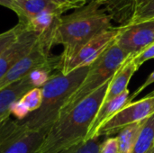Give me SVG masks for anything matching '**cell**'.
<instances>
[{
  "label": "cell",
  "instance_id": "6da1fadb",
  "mask_svg": "<svg viewBox=\"0 0 154 153\" xmlns=\"http://www.w3.org/2000/svg\"><path fill=\"white\" fill-rule=\"evenodd\" d=\"M110 80L61 114L47 132L35 153H62L85 142L90 125L104 101Z\"/></svg>",
  "mask_w": 154,
  "mask_h": 153
},
{
  "label": "cell",
  "instance_id": "7a4b0ae2",
  "mask_svg": "<svg viewBox=\"0 0 154 153\" xmlns=\"http://www.w3.org/2000/svg\"><path fill=\"white\" fill-rule=\"evenodd\" d=\"M111 22L104 7L93 1L68 15H61L51 35L52 46L58 44L63 46L60 65L75 56L97 35L112 28Z\"/></svg>",
  "mask_w": 154,
  "mask_h": 153
},
{
  "label": "cell",
  "instance_id": "3957f363",
  "mask_svg": "<svg viewBox=\"0 0 154 153\" xmlns=\"http://www.w3.org/2000/svg\"><path fill=\"white\" fill-rule=\"evenodd\" d=\"M88 70L89 66L79 68L69 74L54 73L42 87V101L40 108L20 122L28 129L46 134L59 118L69 98L83 82Z\"/></svg>",
  "mask_w": 154,
  "mask_h": 153
},
{
  "label": "cell",
  "instance_id": "277c9868",
  "mask_svg": "<svg viewBox=\"0 0 154 153\" xmlns=\"http://www.w3.org/2000/svg\"><path fill=\"white\" fill-rule=\"evenodd\" d=\"M129 57L130 55L124 51L115 41L89 66V70L86 78L79 88L69 98L60 115L71 109L109 81Z\"/></svg>",
  "mask_w": 154,
  "mask_h": 153
},
{
  "label": "cell",
  "instance_id": "5b68a950",
  "mask_svg": "<svg viewBox=\"0 0 154 153\" xmlns=\"http://www.w3.org/2000/svg\"><path fill=\"white\" fill-rule=\"evenodd\" d=\"M45 135L10 116L0 123V153H35Z\"/></svg>",
  "mask_w": 154,
  "mask_h": 153
},
{
  "label": "cell",
  "instance_id": "8992f818",
  "mask_svg": "<svg viewBox=\"0 0 154 153\" xmlns=\"http://www.w3.org/2000/svg\"><path fill=\"white\" fill-rule=\"evenodd\" d=\"M154 115V96H144L139 101L127 104L113 117L102 124L95 136L110 137L118 133L123 128L135 123L143 122Z\"/></svg>",
  "mask_w": 154,
  "mask_h": 153
},
{
  "label": "cell",
  "instance_id": "52a82bcc",
  "mask_svg": "<svg viewBox=\"0 0 154 153\" xmlns=\"http://www.w3.org/2000/svg\"><path fill=\"white\" fill-rule=\"evenodd\" d=\"M121 26L109 28L85 44L75 56L60 65V72L69 74L79 68L90 66L117 38Z\"/></svg>",
  "mask_w": 154,
  "mask_h": 153
},
{
  "label": "cell",
  "instance_id": "ba28073f",
  "mask_svg": "<svg viewBox=\"0 0 154 153\" xmlns=\"http://www.w3.org/2000/svg\"><path fill=\"white\" fill-rule=\"evenodd\" d=\"M116 42L130 56H135L154 43V20L121 26Z\"/></svg>",
  "mask_w": 154,
  "mask_h": 153
},
{
  "label": "cell",
  "instance_id": "9c48e42d",
  "mask_svg": "<svg viewBox=\"0 0 154 153\" xmlns=\"http://www.w3.org/2000/svg\"><path fill=\"white\" fill-rule=\"evenodd\" d=\"M42 34L25 27L18 38L0 54V80L34 47Z\"/></svg>",
  "mask_w": 154,
  "mask_h": 153
},
{
  "label": "cell",
  "instance_id": "30bf717a",
  "mask_svg": "<svg viewBox=\"0 0 154 153\" xmlns=\"http://www.w3.org/2000/svg\"><path fill=\"white\" fill-rule=\"evenodd\" d=\"M92 1L99 3L119 26L128 25L137 11L135 0H86L87 3Z\"/></svg>",
  "mask_w": 154,
  "mask_h": 153
},
{
  "label": "cell",
  "instance_id": "8fae6325",
  "mask_svg": "<svg viewBox=\"0 0 154 153\" xmlns=\"http://www.w3.org/2000/svg\"><path fill=\"white\" fill-rule=\"evenodd\" d=\"M129 103H130V92L128 89L123 92L120 96L110 100L109 102L102 103L99 110L97 111L90 125L89 131L86 137V141L95 137L96 133L97 132L99 127L102 124H104L106 121H108L111 117H113L117 112L123 109Z\"/></svg>",
  "mask_w": 154,
  "mask_h": 153
},
{
  "label": "cell",
  "instance_id": "7c38bea8",
  "mask_svg": "<svg viewBox=\"0 0 154 153\" xmlns=\"http://www.w3.org/2000/svg\"><path fill=\"white\" fill-rule=\"evenodd\" d=\"M32 88L33 87L27 76L0 90V123L11 116L10 109L12 106Z\"/></svg>",
  "mask_w": 154,
  "mask_h": 153
},
{
  "label": "cell",
  "instance_id": "4fadbf2b",
  "mask_svg": "<svg viewBox=\"0 0 154 153\" xmlns=\"http://www.w3.org/2000/svg\"><path fill=\"white\" fill-rule=\"evenodd\" d=\"M133 57L134 56H130L111 78L103 103L109 102L127 90L132 77L138 69L133 60Z\"/></svg>",
  "mask_w": 154,
  "mask_h": 153
},
{
  "label": "cell",
  "instance_id": "5bb4252c",
  "mask_svg": "<svg viewBox=\"0 0 154 153\" xmlns=\"http://www.w3.org/2000/svg\"><path fill=\"white\" fill-rule=\"evenodd\" d=\"M14 12L20 18L19 23L25 26L32 19L46 10L62 12L51 0H14Z\"/></svg>",
  "mask_w": 154,
  "mask_h": 153
},
{
  "label": "cell",
  "instance_id": "9a60e30c",
  "mask_svg": "<svg viewBox=\"0 0 154 153\" xmlns=\"http://www.w3.org/2000/svg\"><path fill=\"white\" fill-rule=\"evenodd\" d=\"M154 146V115L145 119L132 153H148Z\"/></svg>",
  "mask_w": 154,
  "mask_h": 153
},
{
  "label": "cell",
  "instance_id": "2e32d148",
  "mask_svg": "<svg viewBox=\"0 0 154 153\" xmlns=\"http://www.w3.org/2000/svg\"><path fill=\"white\" fill-rule=\"evenodd\" d=\"M62 14L59 10H46L32 19L26 27L40 34H43L57 24Z\"/></svg>",
  "mask_w": 154,
  "mask_h": 153
},
{
  "label": "cell",
  "instance_id": "e0dca14e",
  "mask_svg": "<svg viewBox=\"0 0 154 153\" xmlns=\"http://www.w3.org/2000/svg\"><path fill=\"white\" fill-rule=\"evenodd\" d=\"M143 121L128 125L118 133V153H132Z\"/></svg>",
  "mask_w": 154,
  "mask_h": 153
},
{
  "label": "cell",
  "instance_id": "ac0fdd59",
  "mask_svg": "<svg viewBox=\"0 0 154 153\" xmlns=\"http://www.w3.org/2000/svg\"><path fill=\"white\" fill-rule=\"evenodd\" d=\"M106 137L95 136L62 153H99L101 144Z\"/></svg>",
  "mask_w": 154,
  "mask_h": 153
},
{
  "label": "cell",
  "instance_id": "d6986e66",
  "mask_svg": "<svg viewBox=\"0 0 154 153\" xmlns=\"http://www.w3.org/2000/svg\"><path fill=\"white\" fill-rule=\"evenodd\" d=\"M30 111V114L38 110L42 101V91L40 87H33L30 89L20 99Z\"/></svg>",
  "mask_w": 154,
  "mask_h": 153
},
{
  "label": "cell",
  "instance_id": "ffe728a7",
  "mask_svg": "<svg viewBox=\"0 0 154 153\" xmlns=\"http://www.w3.org/2000/svg\"><path fill=\"white\" fill-rule=\"evenodd\" d=\"M25 27L26 26L23 23H19L14 27L0 33V54L4 52L18 38L20 33L23 31Z\"/></svg>",
  "mask_w": 154,
  "mask_h": 153
},
{
  "label": "cell",
  "instance_id": "44dd1931",
  "mask_svg": "<svg viewBox=\"0 0 154 153\" xmlns=\"http://www.w3.org/2000/svg\"><path fill=\"white\" fill-rule=\"evenodd\" d=\"M148 20H154V0H150L144 6L139 9L129 24Z\"/></svg>",
  "mask_w": 154,
  "mask_h": 153
},
{
  "label": "cell",
  "instance_id": "7402d4cb",
  "mask_svg": "<svg viewBox=\"0 0 154 153\" xmlns=\"http://www.w3.org/2000/svg\"><path fill=\"white\" fill-rule=\"evenodd\" d=\"M152 59H154V43L149 45L141 52H139L137 55L133 57V60L135 66L137 67V69H139L144 62Z\"/></svg>",
  "mask_w": 154,
  "mask_h": 153
},
{
  "label": "cell",
  "instance_id": "603a6c76",
  "mask_svg": "<svg viewBox=\"0 0 154 153\" xmlns=\"http://www.w3.org/2000/svg\"><path fill=\"white\" fill-rule=\"evenodd\" d=\"M63 13L70 9H79L84 6L86 0H51Z\"/></svg>",
  "mask_w": 154,
  "mask_h": 153
},
{
  "label": "cell",
  "instance_id": "cb8c5ba5",
  "mask_svg": "<svg viewBox=\"0 0 154 153\" xmlns=\"http://www.w3.org/2000/svg\"><path fill=\"white\" fill-rule=\"evenodd\" d=\"M10 115H14L16 120L23 121L30 115V111L24 106V104L21 100H19L12 106L10 109Z\"/></svg>",
  "mask_w": 154,
  "mask_h": 153
},
{
  "label": "cell",
  "instance_id": "d4e9b609",
  "mask_svg": "<svg viewBox=\"0 0 154 153\" xmlns=\"http://www.w3.org/2000/svg\"><path fill=\"white\" fill-rule=\"evenodd\" d=\"M99 153H118L117 138L106 137L101 144Z\"/></svg>",
  "mask_w": 154,
  "mask_h": 153
},
{
  "label": "cell",
  "instance_id": "484cf974",
  "mask_svg": "<svg viewBox=\"0 0 154 153\" xmlns=\"http://www.w3.org/2000/svg\"><path fill=\"white\" fill-rule=\"evenodd\" d=\"M154 83V70L151 73V75L146 78V80L132 94V95H130V103L133 101V99H134L138 95H140L144 89H146L149 86H151L152 84H153Z\"/></svg>",
  "mask_w": 154,
  "mask_h": 153
},
{
  "label": "cell",
  "instance_id": "4316f807",
  "mask_svg": "<svg viewBox=\"0 0 154 153\" xmlns=\"http://www.w3.org/2000/svg\"><path fill=\"white\" fill-rule=\"evenodd\" d=\"M0 5H3L6 8H9L14 11V0H0Z\"/></svg>",
  "mask_w": 154,
  "mask_h": 153
},
{
  "label": "cell",
  "instance_id": "83f0119b",
  "mask_svg": "<svg viewBox=\"0 0 154 153\" xmlns=\"http://www.w3.org/2000/svg\"><path fill=\"white\" fill-rule=\"evenodd\" d=\"M150 0H135V2H136V9H137V11L139 10V9H141L143 6H144L148 2H149ZM137 11H136V13H137Z\"/></svg>",
  "mask_w": 154,
  "mask_h": 153
},
{
  "label": "cell",
  "instance_id": "f1b7e54d",
  "mask_svg": "<svg viewBox=\"0 0 154 153\" xmlns=\"http://www.w3.org/2000/svg\"><path fill=\"white\" fill-rule=\"evenodd\" d=\"M149 96V97H151V96H154V90H152L151 93H149L147 96Z\"/></svg>",
  "mask_w": 154,
  "mask_h": 153
},
{
  "label": "cell",
  "instance_id": "f546056e",
  "mask_svg": "<svg viewBox=\"0 0 154 153\" xmlns=\"http://www.w3.org/2000/svg\"><path fill=\"white\" fill-rule=\"evenodd\" d=\"M148 153H154V147L153 148H152V150H151V151H149V152Z\"/></svg>",
  "mask_w": 154,
  "mask_h": 153
},
{
  "label": "cell",
  "instance_id": "4dcf8cb0",
  "mask_svg": "<svg viewBox=\"0 0 154 153\" xmlns=\"http://www.w3.org/2000/svg\"><path fill=\"white\" fill-rule=\"evenodd\" d=\"M153 147H154V146H153Z\"/></svg>",
  "mask_w": 154,
  "mask_h": 153
}]
</instances>
